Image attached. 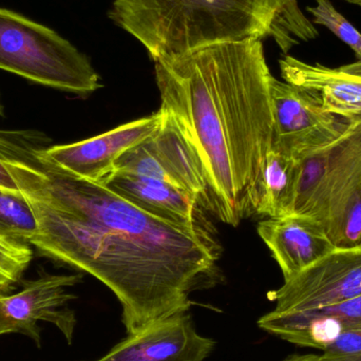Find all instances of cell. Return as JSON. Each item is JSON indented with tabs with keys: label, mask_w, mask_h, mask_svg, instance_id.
Wrapping results in <instances>:
<instances>
[{
	"label": "cell",
	"mask_w": 361,
	"mask_h": 361,
	"mask_svg": "<svg viewBox=\"0 0 361 361\" xmlns=\"http://www.w3.org/2000/svg\"><path fill=\"white\" fill-rule=\"evenodd\" d=\"M273 148L302 161L334 143L349 120L331 114L318 93L271 78Z\"/></svg>",
	"instance_id": "6"
},
{
	"label": "cell",
	"mask_w": 361,
	"mask_h": 361,
	"mask_svg": "<svg viewBox=\"0 0 361 361\" xmlns=\"http://www.w3.org/2000/svg\"><path fill=\"white\" fill-rule=\"evenodd\" d=\"M358 73H360V74H361V72H358Z\"/></svg>",
	"instance_id": "28"
},
{
	"label": "cell",
	"mask_w": 361,
	"mask_h": 361,
	"mask_svg": "<svg viewBox=\"0 0 361 361\" xmlns=\"http://www.w3.org/2000/svg\"><path fill=\"white\" fill-rule=\"evenodd\" d=\"M0 191L8 195H21L16 180L1 159H0Z\"/></svg>",
	"instance_id": "23"
},
{
	"label": "cell",
	"mask_w": 361,
	"mask_h": 361,
	"mask_svg": "<svg viewBox=\"0 0 361 361\" xmlns=\"http://www.w3.org/2000/svg\"><path fill=\"white\" fill-rule=\"evenodd\" d=\"M51 140L36 130H0V159L25 161L49 147Z\"/></svg>",
	"instance_id": "21"
},
{
	"label": "cell",
	"mask_w": 361,
	"mask_h": 361,
	"mask_svg": "<svg viewBox=\"0 0 361 361\" xmlns=\"http://www.w3.org/2000/svg\"><path fill=\"white\" fill-rule=\"evenodd\" d=\"M110 18L154 63L205 47L275 38L277 0H114Z\"/></svg>",
	"instance_id": "3"
},
{
	"label": "cell",
	"mask_w": 361,
	"mask_h": 361,
	"mask_svg": "<svg viewBox=\"0 0 361 361\" xmlns=\"http://www.w3.org/2000/svg\"><path fill=\"white\" fill-rule=\"evenodd\" d=\"M299 176L298 161L273 148L265 162L256 214L267 218L292 214Z\"/></svg>",
	"instance_id": "16"
},
{
	"label": "cell",
	"mask_w": 361,
	"mask_h": 361,
	"mask_svg": "<svg viewBox=\"0 0 361 361\" xmlns=\"http://www.w3.org/2000/svg\"><path fill=\"white\" fill-rule=\"evenodd\" d=\"M361 296V246L336 247L269 293L277 313L332 307Z\"/></svg>",
	"instance_id": "8"
},
{
	"label": "cell",
	"mask_w": 361,
	"mask_h": 361,
	"mask_svg": "<svg viewBox=\"0 0 361 361\" xmlns=\"http://www.w3.org/2000/svg\"><path fill=\"white\" fill-rule=\"evenodd\" d=\"M277 31L274 39L284 53L301 42L317 37V29L299 8L298 0H277Z\"/></svg>",
	"instance_id": "17"
},
{
	"label": "cell",
	"mask_w": 361,
	"mask_h": 361,
	"mask_svg": "<svg viewBox=\"0 0 361 361\" xmlns=\"http://www.w3.org/2000/svg\"><path fill=\"white\" fill-rule=\"evenodd\" d=\"M160 111L197 152L210 212L238 226L256 214L273 149L271 78L262 39L205 47L156 61Z\"/></svg>",
	"instance_id": "2"
},
{
	"label": "cell",
	"mask_w": 361,
	"mask_h": 361,
	"mask_svg": "<svg viewBox=\"0 0 361 361\" xmlns=\"http://www.w3.org/2000/svg\"><path fill=\"white\" fill-rule=\"evenodd\" d=\"M298 162L292 214L315 219L336 247L361 246V114L334 143Z\"/></svg>",
	"instance_id": "4"
},
{
	"label": "cell",
	"mask_w": 361,
	"mask_h": 361,
	"mask_svg": "<svg viewBox=\"0 0 361 361\" xmlns=\"http://www.w3.org/2000/svg\"><path fill=\"white\" fill-rule=\"evenodd\" d=\"M257 231L277 261L284 281L336 248L324 226L311 216L288 214L267 218L259 223Z\"/></svg>",
	"instance_id": "11"
},
{
	"label": "cell",
	"mask_w": 361,
	"mask_h": 361,
	"mask_svg": "<svg viewBox=\"0 0 361 361\" xmlns=\"http://www.w3.org/2000/svg\"><path fill=\"white\" fill-rule=\"evenodd\" d=\"M341 68L348 72H361V61H355V63H350V65L343 66Z\"/></svg>",
	"instance_id": "25"
},
{
	"label": "cell",
	"mask_w": 361,
	"mask_h": 361,
	"mask_svg": "<svg viewBox=\"0 0 361 361\" xmlns=\"http://www.w3.org/2000/svg\"><path fill=\"white\" fill-rule=\"evenodd\" d=\"M347 1L352 2V4H358V6H361V0H347Z\"/></svg>",
	"instance_id": "26"
},
{
	"label": "cell",
	"mask_w": 361,
	"mask_h": 361,
	"mask_svg": "<svg viewBox=\"0 0 361 361\" xmlns=\"http://www.w3.org/2000/svg\"><path fill=\"white\" fill-rule=\"evenodd\" d=\"M2 116V106H1V103H0V116Z\"/></svg>",
	"instance_id": "27"
},
{
	"label": "cell",
	"mask_w": 361,
	"mask_h": 361,
	"mask_svg": "<svg viewBox=\"0 0 361 361\" xmlns=\"http://www.w3.org/2000/svg\"><path fill=\"white\" fill-rule=\"evenodd\" d=\"M149 140L171 182L193 195L202 207L210 210L209 185L203 165L173 118L163 114L160 127Z\"/></svg>",
	"instance_id": "15"
},
{
	"label": "cell",
	"mask_w": 361,
	"mask_h": 361,
	"mask_svg": "<svg viewBox=\"0 0 361 361\" xmlns=\"http://www.w3.org/2000/svg\"><path fill=\"white\" fill-rule=\"evenodd\" d=\"M33 259L30 244L0 233V295H10Z\"/></svg>",
	"instance_id": "19"
},
{
	"label": "cell",
	"mask_w": 361,
	"mask_h": 361,
	"mask_svg": "<svg viewBox=\"0 0 361 361\" xmlns=\"http://www.w3.org/2000/svg\"><path fill=\"white\" fill-rule=\"evenodd\" d=\"M35 233V218L23 195L0 191V233L29 244Z\"/></svg>",
	"instance_id": "18"
},
{
	"label": "cell",
	"mask_w": 361,
	"mask_h": 361,
	"mask_svg": "<svg viewBox=\"0 0 361 361\" xmlns=\"http://www.w3.org/2000/svg\"><path fill=\"white\" fill-rule=\"evenodd\" d=\"M282 361H322L320 355H315V354H307V355H294L288 356L286 360Z\"/></svg>",
	"instance_id": "24"
},
{
	"label": "cell",
	"mask_w": 361,
	"mask_h": 361,
	"mask_svg": "<svg viewBox=\"0 0 361 361\" xmlns=\"http://www.w3.org/2000/svg\"><path fill=\"white\" fill-rule=\"evenodd\" d=\"M322 361H361V330L341 333L320 355Z\"/></svg>",
	"instance_id": "22"
},
{
	"label": "cell",
	"mask_w": 361,
	"mask_h": 361,
	"mask_svg": "<svg viewBox=\"0 0 361 361\" xmlns=\"http://www.w3.org/2000/svg\"><path fill=\"white\" fill-rule=\"evenodd\" d=\"M284 82L319 94L331 114L351 120L361 114V74L316 63L310 65L286 55L279 61Z\"/></svg>",
	"instance_id": "14"
},
{
	"label": "cell",
	"mask_w": 361,
	"mask_h": 361,
	"mask_svg": "<svg viewBox=\"0 0 361 361\" xmlns=\"http://www.w3.org/2000/svg\"><path fill=\"white\" fill-rule=\"evenodd\" d=\"M214 349L216 341L199 334L186 312L128 334L94 361H204Z\"/></svg>",
	"instance_id": "10"
},
{
	"label": "cell",
	"mask_w": 361,
	"mask_h": 361,
	"mask_svg": "<svg viewBox=\"0 0 361 361\" xmlns=\"http://www.w3.org/2000/svg\"><path fill=\"white\" fill-rule=\"evenodd\" d=\"M257 326L293 345L322 351L341 333L361 330V296L311 311H271L262 316Z\"/></svg>",
	"instance_id": "12"
},
{
	"label": "cell",
	"mask_w": 361,
	"mask_h": 361,
	"mask_svg": "<svg viewBox=\"0 0 361 361\" xmlns=\"http://www.w3.org/2000/svg\"><path fill=\"white\" fill-rule=\"evenodd\" d=\"M156 114L121 125L103 135L69 145L49 146L39 154L49 162L78 177L103 183L114 171L118 159L135 146L152 137L162 123Z\"/></svg>",
	"instance_id": "9"
},
{
	"label": "cell",
	"mask_w": 361,
	"mask_h": 361,
	"mask_svg": "<svg viewBox=\"0 0 361 361\" xmlns=\"http://www.w3.org/2000/svg\"><path fill=\"white\" fill-rule=\"evenodd\" d=\"M82 275H42L23 282L18 293L0 295V336L21 334L42 347L38 322L56 326L69 345L75 332L76 314L69 302L75 299L69 288L80 283Z\"/></svg>",
	"instance_id": "7"
},
{
	"label": "cell",
	"mask_w": 361,
	"mask_h": 361,
	"mask_svg": "<svg viewBox=\"0 0 361 361\" xmlns=\"http://www.w3.org/2000/svg\"><path fill=\"white\" fill-rule=\"evenodd\" d=\"M4 161L35 218L30 245L105 284L121 303L127 334L189 312L193 293L218 283L214 242L203 228L157 218L39 150L27 161Z\"/></svg>",
	"instance_id": "1"
},
{
	"label": "cell",
	"mask_w": 361,
	"mask_h": 361,
	"mask_svg": "<svg viewBox=\"0 0 361 361\" xmlns=\"http://www.w3.org/2000/svg\"><path fill=\"white\" fill-rule=\"evenodd\" d=\"M103 184L157 218L180 226L202 228L197 216L199 201L176 185L121 171H114Z\"/></svg>",
	"instance_id": "13"
},
{
	"label": "cell",
	"mask_w": 361,
	"mask_h": 361,
	"mask_svg": "<svg viewBox=\"0 0 361 361\" xmlns=\"http://www.w3.org/2000/svg\"><path fill=\"white\" fill-rule=\"evenodd\" d=\"M0 69L75 94L101 88L88 57L46 25L0 8Z\"/></svg>",
	"instance_id": "5"
},
{
	"label": "cell",
	"mask_w": 361,
	"mask_h": 361,
	"mask_svg": "<svg viewBox=\"0 0 361 361\" xmlns=\"http://www.w3.org/2000/svg\"><path fill=\"white\" fill-rule=\"evenodd\" d=\"M315 6H307V11L313 15L314 23L330 30L354 51L357 61H361L360 32L336 10L330 0H315Z\"/></svg>",
	"instance_id": "20"
}]
</instances>
